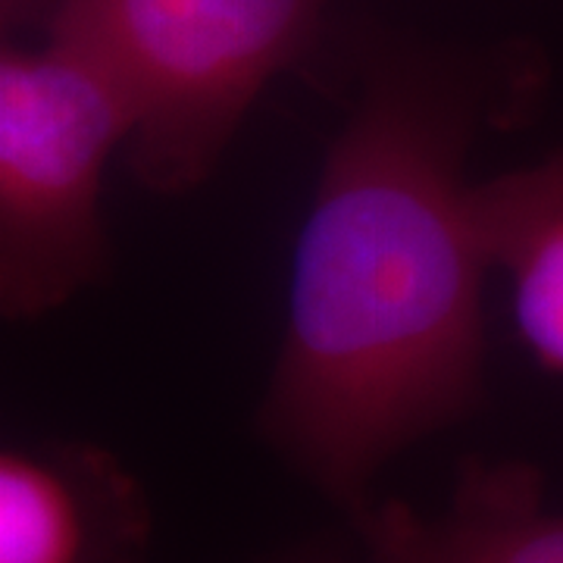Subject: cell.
<instances>
[{
  "instance_id": "obj_1",
  "label": "cell",
  "mask_w": 563,
  "mask_h": 563,
  "mask_svg": "<svg viewBox=\"0 0 563 563\" xmlns=\"http://www.w3.org/2000/svg\"><path fill=\"white\" fill-rule=\"evenodd\" d=\"M485 107L488 79L463 63L383 66L298 229L257 429L351 523L385 463L483 401L492 273L463 166Z\"/></svg>"
},
{
  "instance_id": "obj_2",
  "label": "cell",
  "mask_w": 563,
  "mask_h": 563,
  "mask_svg": "<svg viewBox=\"0 0 563 563\" xmlns=\"http://www.w3.org/2000/svg\"><path fill=\"white\" fill-rule=\"evenodd\" d=\"M332 0H57L44 35L76 44L129 107L139 185L179 198L213 176L263 88Z\"/></svg>"
},
{
  "instance_id": "obj_3",
  "label": "cell",
  "mask_w": 563,
  "mask_h": 563,
  "mask_svg": "<svg viewBox=\"0 0 563 563\" xmlns=\"http://www.w3.org/2000/svg\"><path fill=\"white\" fill-rule=\"evenodd\" d=\"M120 88L76 44L0 51V310L41 320L107 279L101 188L129 144Z\"/></svg>"
},
{
  "instance_id": "obj_4",
  "label": "cell",
  "mask_w": 563,
  "mask_h": 563,
  "mask_svg": "<svg viewBox=\"0 0 563 563\" xmlns=\"http://www.w3.org/2000/svg\"><path fill=\"white\" fill-rule=\"evenodd\" d=\"M141 483L91 442L13 444L0 454V563H144Z\"/></svg>"
},
{
  "instance_id": "obj_5",
  "label": "cell",
  "mask_w": 563,
  "mask_h": 563,
  "mask_svg": "<svg viewBox=\"0 0 563 563\" xmlns=\"http://www.w3.org/2000/svg\"><path fill=\"white\" fill-rule=\"evenodd\" d=\"M354 526L373 563H563V510L529 461L466 457L439 517L376 501Z\"/></svg>"
},
{
  "instance_id": "obj_6",
  "label": "cell",
  "mask_w": 563,
  "mask_h": 563,
  "mask_svg": "<svg viewBox=\"0 0 563 563\" xmlns=\"http://www.w3.org/2000/svg\"><path fill=\"white\" fill-rule=\"evenodd\" d=\"M473 220L488 273L526 354L563 379V147L473 181Z\"/></svg>"
},
{
  "instance_id": "obj_7",
  "label": "cell",
  "mask_w": 563,
  "mask_h": 563,
  "mask_svg": "<svg viewBox=\"0 0 563 563\" xmlns=\"http://www.w3.org/2000/svg\"><path fill=\"white\" fill-rule=\"evenodd\" d=\"M57 0H0L3 32H20L25 25H47Z\"/></svg>"
}]
</instances>
